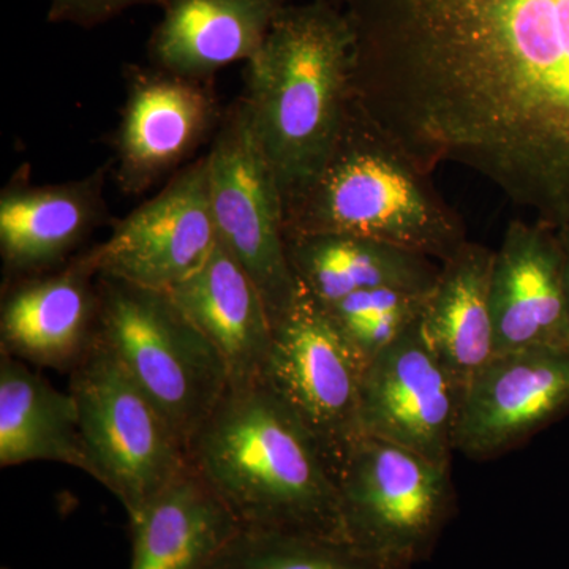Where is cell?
<instances>
[{"label": "cell", "mask_w": 569, "mask_h": 569, "mask_svg": "<svg viewBox=\"0 0 569 569\" xmlns=\"http://www.w3.org/2000/svg\"><path fill=\"white\" fill-rule=\"evenodd\" d=\"M242 529L343 538L339 488L305 422L264 378L230 387L189 445Z\"/></svg>", "instance_id": "cell-2"}, {"label": "cell", "mask_w": 569, "mask_h": 569, "mask_svg": "<svg viewBox=\"0 0 569 569\" xmlns=\"http://www.w3.org/2000/svg\"><path fill=\"white\" fill-rule=\"evenodd\" d=\"M208 163L217 239L257 284L274 326L293 307L299 284L288 261L282 197L244 99L220 121Z\"/></svg>", "instance_id": "cell-8"}, {"label": "cell", "mask_w": 569, "mask_h": 569, "mask_svg": "<svg viewBox=\"0 0 569 569\" xmlns=\"http://www.w3.org/2000/svg\"><path fill=\"white\" fill-rule=\"evenodd\" d=\"M493 257L496 250L468 241L441 263L421 318L426 342L447 370L460 399L475 373L496 355L490 312Z\"/></svg>", "instance_id": "cell-21"}, {"label": "cell", "mask_w": 569, "mask_h": 569, "mask_svg": "<svg viewBox=\"0 0 569 569\" xmlns=\"http://www.w3.org/2000/svg\"><path fill=\"white\" fill-rule=\"evenodd\" d=\"M490 312L496 355L569 346V307L557 230L511 220L493 257Z\"/></svg>", "instance_id": "cell-14"}, {"label": "cell", "mask_w": 569, "mask_h": 569, "mask_svg": "<svg viewBox=\"0 0 569 569\" xmlns=\"http://www.w3.org/2000/svg\"><path fill=\"white\" fill-rule=\"evenodd\" d=\"M103 171L59 186L11 183L0 194V254L6 283L69 263L103 222Z\"/></svg>", "instance_id": "cell-16"}, {"label": "cell", "mask_w": 569, "mask_h": 569, "mask_svg": "<svg viewBox=\"0 0 569 569\" xmlns=\"http://www.w3.org/2000/svg\"><path fill=\"white\" fill-rule=\"evenodd\" d=\"M97 336L189 451L230 377L222 356L168 291L97 277Z\"/></svg>", "instance_id": "cell-5"}, {"label": "cell", "mask_w": 569, "mask_h": 569, "mask_svg": "<svg viewBox=\"0 0 569 569\" xmlns=\"http://www.w3.org/2000/svg\"><path fill=\"white\" fill-rule=\"evenodd\" d=\"M216 244L204 156L116 224L89 254L99 276L170 291L203 266Z\"/></svg>", "instance_id": "cell-10"}, {"label": "cell", "mask_w": 569, "mask_h": 569, "mask_svg": "<svg viewBox=\"0 0 569 569\" xmlns=\"http://www.w3.org/2000/svg\"><path fill=\"white\" fill-rule=\"evenodd\" d=\"M209 569H413L369 556L346 539L242 529Z\"/></svg>", "instance_id": "cell-23"}, {"label": "cell", "mask_w": 569, "mask_h": 569, "mask_svg": "<svg viewBox=\"0 0 569 569\" xmlns=\"http://www.w3.org/2000/svg\"><path fill=\"white\" fill-rule=\"evenodd\" d=\"M264 380L316 438L337 481L361 426L362 367L328 310L299 288L274 326Z\"/></svg>", "instance_id": "cell-9"}, {"label": "cell", "mask_w": 569, "mask_h": 569, "mask_svg": "<svg viewBox=\"0 0 569 569\" xmlns=\"http://www.w3.org/2000/svg\"><path fill=\"white\" fill-rule=\"evenodd\" d=\"M164 2L167 0H51L48 21L96 28L134 7H162Z\"/></svg>", "instance_id": "cell-25"}, {"label": "cell", "mask_w": 569, "mask_h": 569, "mask_svg": "<svg viewBox=\"0 0 569 569\" xmlns=\"http://www.w3.org/2000/svg\"><path fill=\"white\" fill-rule=\"evenodd\" d=\"M337 3H340V6H342L343 2H346V0H336Z\"/></svg>", "instance_id": "cell-27"}, {"label": "cell", "mask_w": 569, "mask_h": 569, "mask_svg": "<svg viewBox=\"0 0 569 569\" xmlns=\"http://www.w3.org/2000/svg\"><path fill=\"white\" fill-rule=\"evenodd\" d=\"M359 104L432 174L569 222V0H346Z\"/></svg>", "instance_id": "cell-1"}, {"label": "cell", "mask_w": 569, "mask_h": 569, "mask_svg": "<svg viewBox=\"0 0 569 569\" xmlns=\"http://www.w3.org/2000/svg\"><path fill=\"white\" fill-rule=\"evenodd\" d=\"M460 403L458 389L426 342L421 321L362 370L365 436L443 466H451L456 451Z\"/></svg>", "instance_id": "cell-12"}, {"label": "cell", "mask_w": 569, "mask_h": 569, "mask_svg": "<svg viewBox=\"0 0 569 569\" xmlns=\"http://www.w3.org/2000/svg\"><path fill=\"white\" fill-rule=\"evenodd\" d=\"M430 176L353 97L323 170L284 212V236H361L445 263L467 230Z\"/></svg>", "instance_id": "cell-4"}, {"label": "cell", "mask_w": 569, "mask_h": 569, "mask_svg": "<svg viewBox=\"0 0 569 569\" xmlns=\"http://www.w3.org/2000/svg\"><path fill=\"white\" fill-rule=\"evenodd\" d=\"M355 32L336 0L290 2L247 62L254 133L271 164L283 216L335 149L353 99Z\"/></svg>", "instance_id": "cell-3"}, {"label": "cell", "mask_w": 569, "mask_h": 569, "mask_svg": "<svg viewBox=\"0 0 569 569\" xmlns=\"http://www.w3.org/2000/svg\"><path fill=\"white\" fill-rule=\"evenodd\" d=\"M432 290L376 288L321 306L365 370L385 348L421 321Z\"/></svg>", "instance_id": "cell-24"}, {"label": "cell", "mask_w": 569, "mask_h": 569, "mask_svg": "<svg viewBox=\"0 0 569 569\" xmlns=\"http://www.w3.org/2000/svg\"><path fill=\"white\" fill-rule=\"evenodd\" d=\"M569 415V346L493 355L463 392L456 451L500 458Z\"/></svg>", "instance_id": "cell-11"}, {"label": "cell", "mask_w": 569, "mask_h": 569, "mask_svg": "<svg viewBox=\"0 0 569 569\" xmlns=\"http://www.w3.org/2000/svg\"><path fill=\"white\" fill-rule=\"evenodd\" d=\"M219 121L204 81L156 69L129 73V93L116 133V181L138 194L170 174Z\"/></svg>", "instance_id": "cell-13"}, {"label": "cell", "mask_w": 569, "mask_h": 569, "mask_svg": "<svg viewBox=\"0 0 569 569\" xmlns=\"http://www.w3.org/2000/svg\"><path fill=\"white\" fill-rule=\"evenodd\" d=\"M343 538L413 568L432 556L456 512L451 466L362 436L337 475Z\"/></svg>", "instance_id": "cell-7"}, {"label": "cell", "mask_w": 569, "mask_h": 569, "mask_svg": "<svg viewBox=\"0 0 569 569\" xmlns=\"http://www.w3.org/2000/svg\"><path fill=\"white\" fill-rule=\"evenodd\" d=\"M284 239L296 282L323 306L376 288L432 290L440 277L441 263L432 258L377 239L337 233Z\"/></svg>", "instance_id": "cell-20"}, {"label": "cell", "mask_w": 569, "mask_h": 569, "mask_svg": "<svg viewBox=\"0 0 569 569\" xmlns=\"http://www.w3.org/2000/svg\"><path fill=\"white\" fill-rule=\"evenodd\" d=\"M168 293L222 356L230 387L264 377L271 317L257 284L219 239L203 266Z\"/></svg>", "instance_id": "cell-17"}, {"label": "cell", "mask_w": 569, "mask_h": 569, "mask_svg": "<svg viewBox=\"0 0 569 569\" xmlns=\"http://www.w3.org/2000/svg\"><path fill=\"white\" fill-rule=\"evenodd\" d=\"M291 0H167L148 51L152 67L208 80L234 62H249Z\"/></svg>", "instance_id": "cell-18"}, {"label": "cell", "mask_w": 569, "mask_h": 569, "mask_svg": "<svg viewBox=\"0 0 569 569\" xmlns=\"http://www.w3.org/2000/svg\"><path fill=\"white\" fill-rule=\"evenodd\" d=\"M3 569H6V568H3Z\"/></svg>", "instance_id": "cell-28"}, {"label": "cell", "mask_w": 569, "mask_h": 569, "mask_svg": "<svg viewBox=\"0 0 569 569\" xmlns=\"http://www.w3.org/2000/svg\"><path fill=\"white\" fill-rule=\"evenodd\" d=\"M69 391L80 417L86 473L121 501L129 519L189 468L181 438L97 332L70 370Z\"/></svg>", "instance_id": "cell-6"}, {"label": "cell", "mask_w": 569, "mask_h": 569, "mask_svg": "<svg viewBox=\"0 0 569 569\" xmlns=\"http://www.w3.org/2000/svg\"><path fill=\"white\" fill-rule=\"evenodd\" d=\"M129 520L130 569H209L242 530L192 463Z\"/></svg>", "instance_id": "cell-19"}, {"label": "cell", "mask_w": 569, "mask_h": 569, "mask_svg": "<svg viewBox=\"0 0 569 569\" xmlns=\"http://www.w3.org/2000/svg\"><path fill=\"white\" fill-rule=\"evenodd\" d=\"M97 277L88 250L47 274L7 283L0 307V351L28 365L73 369L96 337Z\"/></svg>", "instance_id": "cell-15"}, {"label": "cell", "mask_w": 569, "mask_h": 569, "mask_svg": "<svg viewBox=\"0 0 569 569\" xmlns=\"http://www.w3.org/2000/svg\"><path fill=\"white\" fill-rule=\"evenodd\" d=\"M40 460L88 470L77 402L0 351V467Z\"/></svg>", "instance_id": "cell-22"}, {"label": "cell", "mask_w": 569, "mask_h": 569, "mask_svg": "<svg viewBox=\"0 0 569 569\" xmlns=\"http://www.w3.org/2000/svg\"><path fill=\"white\" fill-rule=\"evenodd\" d=\"M557 234H559L561 254H563V282L569 307V222L559 228Z\"/></svg>", "instance_id": "cell-26"}]
</instances>
